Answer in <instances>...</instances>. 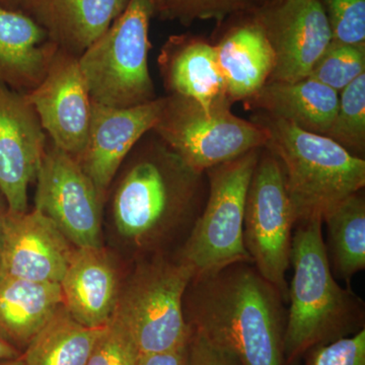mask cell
<instances>
[{
    "label": "cell",
    "mask_w": 365,
    "mask_h": 365,
    "mask_svg": "<svg viewBox=\"0 0 365 365\" xmlns=\"http://www.w3.org/2000/svg\"><path fill=\"white\" fill-rule=\"evenodd\" d=\"M110 192L120 235L140 253L170 256L168 245L180 232L188 237L200 215L208 182L150 131L122 163Z\"/></svg>",
    "instance_id": "6da1fadb"
},
{
    "label": "cell",
    "mask_w": 365,
    "mask_h": 365,
    "mask_svg": "<svg viewBox=\"0 0 365 365\" xmlns=\"http://www.w3.org/2000/svg\"><path fill=\"white\" fill-rule=\"evenodd\" d=\"M284 299L252 263L192 278L182 300L190 330L241 365H285Z\"/></svg>",
    "instance_id": "7a4b0ae2"
},
{
    "label": "cell",
    "mask_w": 365,
    "mask_h": 365,
    "mask_svg": "<svg viewBox=\"0 0 365 365\" xmlns=\"http://www.w3.org/2000/svg\"><path fill=\"white\" fill-rule=\"evenodd\" d=\"M323 222L295 225L288 284L284 364L299 365L319 346L350 337L365 329L364 299L334 277L327 256Z\"/></svg>",
    "instance_id": "3957f363"
},
{
    "label": "cell",
    "mask_w": 365,
    "mask_h": 365,
    "mask_svg": "<svg viewBox=\"0 0 365 365\" xmlns=\"http://www.w3.org/2000/svg\"><path fill=\"white\" fill-rule=\"evenodd\" d=\"M252 121L265 130V148L282 165L295 225L323 222L335 206L364 189V158L354 157L329 137L265 113H256Z\"/></svg>",
    "instance_id": "277c9868"
},
{
    "label": "cell",
    "mask_w": 365,
    "mask_h": 365,
    "mask_svg": "<svg viewBox=\"0 0 365 365\" xmlns=\"http://www.w3.org/2000/svg\"><path fill=\"white\" fill-rule=\"evenodd\" d=\"M153 0H129L121 16L79 57L91 102L131 108L158 98L148 68Z\"/></svg>",
    "instance_id": "5b68a950"
},
{
    "label": "cell",
    "mask_w": 365,
    "mask_h": 365,
    "mask_svg": "<svg viewBox=\"0 0 365 365\" xmlns=\"http://www.w3.org/2000/svg\"><path fill=\"white\" fill-rule=\"evenodd\" d=\"M261 150L249 151L206 170V202L186 242L174 256L188 266L193 278L232 264L252 263L245 248L242 227L250 182Z\"/></svg>",
    "instance_id": "8992f818"
},
{
    "label": "cell",
    "mask_w": 365,
    "mask_h": 365,
    "mask_svg": "<svg viewBox=\"0 0 365 365\" xmlns=\"http://www.w3.org/2000/svg\"><path fill=\"white\" fill-rule=\"evenodd\" d=\"M192 278L188 266L174 256H155L139 262L122 285L115 313L130 328L140 354L188 344L182 300Z\"/></svg>",
    "instance_id": "52a82bcc"
},
{
    "label": "cell",
    "mask_w": 365,
    "mask_h": 365,
    "mask_svg": "<svg viewBox=\"0 0 365 365\" xmlns=\"http://www.w3.org/2000/svg\"><path fill=\"white\" fill-rule=\"evenodd\" d=\"M153 132L198 172L265 148L260 125L235 116L232 107L206 110L191 98L168 95Z\"/></svg>",
    "instance_id": "ba28073f"
},
{
    "label": "cell",
    "mask_w": 365,
    "mask_h": 365,
    "mask_svg": "<svg viewBox=\"0 0 365 365\" xmlns=\"http://www.w3.org/2000/svg\"><path fill=\"white\" fill-rule=\"evenodd\" d=\"M294 225L282 165L273 153L262 148L247 195L242 237L254 267L285 302Z\"/></svg>",
    "instance_id": "9c48e42d"
},
{
    "label": "cell",
    "mask_w": 365,
    "mask_h": 365,
    "mask_svg": "<svg viewBox=\"0 0 365 365\" xmlns=\"http://www.w3.org/2000/svg\"><path fill=\"white\" fill-rule=\"evenodd\" d=\"M36 182L35 208L74 247H102L105 200L81 163L49 138Z\"/></svg>",
    "instance_id": "30bf717a"
},
{
    "label": "cell",
    "mask_w": 365,
    "mask_h": 365,
    "mask_svg": "<svg viewBox=\"0 0 365 365\" xmlns=\"http://www.w3.org/2000/svg\"><path fill=\"white\" fill-rule=\"evenodd\" d=\"M250 14L263 29L275 54L268 83H294L309 78L333 40L319 0H275L255 7Z\"/></svg>",
    "instance_id": "8fae6325"
},
{
    "label": "cell",
    "mask_w": 365,
    "mask_h": 365,
    "mask_svg": "<svg viewBox=\"0 0 365 365\" xmlns=\"http://www.w3.org/2000/svg\"><path fill=\"white\" fill-rule=\"evenodd\" d=\"M25 96L50 141L78 162L88 143L91 110L78 57L57 50L44 79Z\"/></svg>",
    "instance_id": "7c38bea8"
},
{
    "label": "cell",
    "mask_w": 365,
    "mask_h": 365,
    "mask_svg": "<svg viewBox=\"0 0 365 365\" xmlns=\"http://www.w3.org/2000/svg\"><path fill=\"white\" fill-rule=\"evenodd\" d=\"M47 143L25 93L0 81V191L9 210H28L29 187L36 181Z\"/></svg>",
    "instance_id": "4fadbf2b"
},
{
    "label": "cell",
    "mask_w": 365,
    "mask_h": 365,
    "mask_svg": "<svg viewBox=\"0 0 365 365\" xmlns=\"http://www.w3.org/2000/svg\"><path fill=\"white\" fill-rule=\"evenodd\" d=\"M163 105V97L131 108L91 102L88 143L78 163L105 202L122 163L137 143L153 130Z\"/></svg>",
    "instance_id": "5bb4252c"
},
{
    "label": "cell",
    "mask_w": 365,
    "mask_h": 365,
    "mask_svg": "<svg viewBox=\"0 0 365 365\" xmlns=\"http://www.w3.org/2000/svg\"><path fill=\"white\" fill-rule=\"evenodd\" d=\"M76 247L41 211L6 215L2 276L60 283Z\"/></svg>",
    "instance_id": "9a60e30c"
},
{
    "label": "cell",
    "mask_w": 365,
    "mask_h": 365,
    "mask_svg": "<svg viewBox=\"0 0 365 365\" xmlns=\"http://www.w3.org/2000/svg\"><path fill=\"white\" fill-rule=\"evenodd\" d=\"M158 66L169 95L191 98L206 110L232 107L215 46L202 38L170 36L158 55Z\"/></svg>",
    "instance_id": "2e32d148"
},
{
    "label": "cell",
    "mask_w": 365,
    "mask_h": 365,
    "mask_svg": "<svg viewBox=\"0 0 365 365\" xmlns=\"http://www.w3.org/2000/svg\"><path fill=\"white\" fill-rule=\"evenodd\" d=\"M59 284L67 312L93 328L112 318L122 287L116 266L102 247H76Z\"/></svg>",
    "instance_id": "e0dca14e"
},
{
    "label": "cell",
    "mask_w": 365,
    "mask_h": 365,
    "mask_svg": "<svg viewBox=\"0 0 365 365\" xmlns=\"http://www.w3.org/2000/svg\"><path fill=\"white\" fill-rule=\"evenodd\" d=\"M129 0H30L24 13L67 53L81 54L121 16Z\"/></svg>",
    "instance_id": "ac0fdd59"
},
{
    "label": "cell",
    "mask_w": 365,
    "mask_h": 365,
    "mask_svg": "<svg viewBox=\"0 0 365 365\" xmlns=\"http://www.w3.org/2000/svg\"><path fill=\"white\" fill-rule=\"evenodd\" d=\"M58 47L28 14L0 6V81L19 93L44 79Z\"/></svg>",
    "instance_id": "d6986e66"
},
{
    "label": "cell",
    "mask_w": 365,
    "mask_h": 365,
    "mask_svg": "<svg viewBox=\"0 0 365 365\" xmlns=\"http://www.w3.org/2000/svg\"><path fill=\"white\" fill-rule=\"evenodd\" d=\"M215 48L232 105L240 101L246 102L268 83L275 67V54L253 16L232 26Z\"/></svg>",
    "instance_id": "ffe728a7"
},
{
    "label": "cell",
    "mask_w": 365,
    "mask_h": 365,
    "mask_svg": "<svg viewBox=\"0 0 365 365\" xmlns=\"http://www.w3.org/2000/svg\"><path fill=\"white\" fill-rule=\"evenodd\" d=\"M244 104L246 109L326 136L337 112L339 93L309 78L294 83L271 81Z\"/></svg>",
    "instance_id": "44dd1931"
},
{
    "label": "cell",
    "mask_w": 365,
    "mask_h": 365,
    "mask_svg": "<svg viewBox=\"0 0 365 365\" xmlns=\"http://www.w3.org/2000/svg\"><path fill=\"white\" fill-rule=\"evenodd\" d=\"M59 283L0 277V339L20 353L61 306Z\"/></svg>",
    "instance_id": "7402d4cb"
},
{
    "label": "cell",
    "mask_w": 365,
    "mask_h": 365,
    "mask_svg": "<svg viewBox=\"0 0 365 365\" xmlns=\"http://www.w3.org/2000/svg\"><path fill=\"white\" fill-rule=\"evenodd\" d=\"M103 327L78 323L63 304L21 353L23 365H86Z\"/></svg>",
    "instance_id": "603a6c76"
},
{
    "label": "cell",
    "mask_w": 365,
    "mask_h": 365,
    "mask_svg": "<svg viewBox=\"0 0 365 365\" xmlns=\"http://www.w3.org/2000/svg\"><path fill=\"white\" fill-rule=\"evenodd\" d=\"M328 242L327 256L334 277L350 287L352 278L365 269V197L352 194L324 217Z\"/></svg>",
    "instance_id": "cb8c5ba5"
},
{
    "label": "cell",
    "mask_w": 365,
    "mask_h": 365,
    "mask_svg": "<svg viewBox=\"0 0 365 365\" xmlns=\"http://www.w3.org/2000/svg\"><path fill=\"white\" fill-rule=\"evenodd\" d=\"M327 137L354 157L365 155V73L339 93V104Z\"/></svg>",
    "instance_id": "d4e9b609"
},
{
    "label": "cell",
    "mask_w": 365,
    "mask_h": 365,
    "mask_svg": "<svg viewBox=\"0 0 365 365\" xmlns=\"http://www.w3.org/2000/svg\"><path fill=\"white\" fill-rule=\"evenodd\" d=\"M155 16L190 26L197 21L222 24L232 16L251 13L257 0H153Z\"/></svg>",
    "instance_id": "484cf974"
},
{
    "label": "cell",
    "mask_w": 365,
    "mask_h": 365,
    "mask_svg": "<svg viewBox=\"0 0 365 365\" xmlns=\"http://www.w3.org/2000/svg\"><path fill=\"white\" fill-rule=\"evenodd\" d=\"M365 73V49L332 40L309 72V78L340 93Z\"/></svg>",
    "instance_id": "4316f807"
},
{
    "label": "cell",
    "mask_w": 365,
    "mask_h": 365,
    "mask_svg": "<svg viewBox=\"0 0 365 365\" xmlns=\"http://www.w3.org/2000/svg\"><path fill=\"white\" fill-rule=\"evenodd\" d=\"M140 352L130 328L116 313L103 328L86 365H137Z\"/></svg>",
    "instance_id": "83f0119b"
},
{
    "label": "cell",
    "mask_w": 365,
    "mask_h": 365,
    "mask_svg": "<svg viewBox=\"0 0 365 365\" xmlns=\"http://www.w3.org/2000/svg\"><path fill=\"white\" fill-rule=\"evenodd\" d=\"M333 40L365 49V0H319Z\"/></svg>",
    "instance_id": "f1b7e54d"
},
{
    "label": "cell",
    "mask_w": 365,
    "mask_h": 365,
    "mask_svg": "<svg viewBox=\"0 0 365 365\" xmlns=\"http://www.w3.org/2000/svg\"><path fill=\"white\" fill-rule=\"evenodd\" d=\"M306 365H365V329L307 353Z\"/></svg>",
    "instance_id": "f546056e"
},
{
    "label": "cell",
    "mask_w": 365,
    "mask_h": 365,
    "mask_svg": "<svg viewBox=\"0 0 365 365\" xmlns=\"http://www.w3.org/2000/svg\"><path fill=\"white\" fill-rule=\"evenodd\" d=\"M188 365H241L232 353L218 347L191 330L188 342Z\"/></svg>",
    "instance_id": "4dcf8cb0"
},
{
    "label": "cell",
    "mask_w": 365,
    "mask_h": 365,
    "mask_svg": "<svg viewBox=\"0 0 365 365\" xmlns=\"http://www.w3.org/2000/svg\"><path fill=\"white\" fill-rule=\"evenodd\" d=\"M137 365H188V344L170 351L140 354Z\"/></svg>",
    "instance_id": "1f68e13d"
},
{
    "label": "cell",
    "mask_w": 365,
    "mask_h": 365,
    "mask_svg": "<svg viewBox=\"0 0 365 365\" xmlns=\"http://www.w3.org/2000/svg\"><path fill=\"white\" fill-rule=\"evenodd\" d=\"M7 212H9V205L0 191V277L4 274V250Z\"/></svg>",
    "instance_id": "d6a6232c"
},
{
    "label": "cell",
    "mask_w": 365,
    "mask_h": 365,
    "mask_svg": "<svg viewBox=\"0 0 365 365\" xmlns=\"http://www.w3.org/2000/svg\"><path fill=\"white\" fill-rule=\"evenodd\" d=\"M20 355V352L16 351L11 345L0 339V360L18 359Z\"/></svg>",
    "instance_id": "836d02e7"
},
{
    "label": "cell",
    "mask_w": 365,
    "mask_h": 365,
    "mask_svg": "<svg viewBox=\"0 0 365 365\" xmlns=\"http://www.w3.org/2000/svg\"><path fill=\"white\" fill-rule=\"evenodd\" d=\"M29 2L30 0H0V6L24 13Z\"/></svg>",
    "instance_id": "e575fe53"
},
{
    "label": "cell",
    "mask_w": 365,
    "mask_h": 365,
    "mask_svg": "<svg viewBox=\"0 0 365 365\" xmlns=\"http://www.w3.org/2000/svg\"><path fill=\"white\" fill-rule=\"evenodd\" d=\"M21 356V355H20ZM0 365H23L20 357L14 359L0 360Z\"/></svg>",
    "instance_id": "d590c367"
},
{
    "label": "cell",
    "mask_w": 365,
    "mask_h": 365,
    "mask_svg": "<svg viewBox=\"0 0 365 365\" xmlns=\"http://www.w3.org/2000/svg\"><path fill=\"white\" fill-rule=\"evenodd\" d=\"M275 1V0H257V6H260L262 4H265V2Z\"/></svg>",
    "instance_id": "8d00e7d4"
}]
</instances>
